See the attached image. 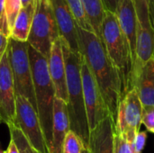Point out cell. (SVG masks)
Returning <instances> with one entry per match:
<instances>
[{"label":"cell","instance_id":"cell-34","mask_svg":"<svg viewBox=\"0 0 154 153\" xmlns=\"http://www.w3.org/2000/svg\"><path fill=\"white\" fill-rule=\"evenodd\" d=\"M0 153H5V151H4L1 150V147H0Z\"/></svg>","mask_w":154,"mask_h":153},{"label":"cell","instance_id":"cell-2","mask_svg":"<svg viewBox=\"0 0 154 153\" xmlns=\"http://www.w3.org/2000/svg\"><path fill=\"white\" fill-rule=\"evenodd\" d=\"M60 41L66 66L68 93L67 108L69 119V128L80 137L85 147L88 148L89 144L90 130L85 106L81 79L82 55L80 52L71 50L62 39H60Z\"/></svg>","mask_w":154,"mask_h":153},{"label":"cell","instance_id":"cell-31","mask_svg":"<svg viewBox=\"0 0 154 153\" xmlns=\"http://www.w3.org/2000/svg\"><path fill=\"white\" fill-rule=\"evenodd\" d=\"M150 10H151V16L154 28V0H150Z\"/></svg>","mask_w":154,"mask_h":153},{"label":"cell","instance_id":"cell-9","mask_svg":"<svg viewBox=\"0 0 154 153\" xmlns=\"http://www.w3.org/2000/svg\"><path fill=\"white\" fill-rule=\"evenodd\" d=\"M143 104L136 89H130L122 99L116 121V133L126 138L132 144L142 124Z\"/></svg>","mask_w":154,"mask_h":153},{"label":"cell","instance_id":"cell-4","mask_svg":"<svg viewBox=\"0 0 154 153\" xmlns=\"http://www.w3.org/2000/svg\"><path fill=\"white\" fill-rule=\"evenodd\" d=\"M101 41L114 66L119 72L123 98L132 89L133 60L129 45L115 13L106 10L101 27Z\"/></svg>","mask_w":154,"mask_h":153},{"label":"cell","instance_id":"cell-26","mask_svg":"<svg viewBox=\"0 0 154 153\" xmlns=\"http://www.w3.org/2000/svg\"><path fill=\"white\" fill-rule=\"evenodd\" d=\"M146 139H147V133L145 131H140L134 142H132V149H133V152L134 153H142L143 149H144V146H145V143H146Z\"/></svg>","mask_w":154,"mask_h":153},{"label":"cell","instance_id":"cell-23","mask_svg":"<svg viewBox=\"0 0 154 153\" xmlns=\"http://www.w3.org/2000/svg\"><path fill=\"white\" fill-rule=\"evenodd\" d=\"M22 8L21 0H5V10L7 19L8 27L11 32V30L14 24L16 17Z\"/></svg>","mask_w":154,"mask_h":153},{"label":"cell","instance_id":"cell-21","mask_svg":"<svg viewBox=\"0 0 154 153\" xmlns=\"http://www.w3.org/2000/svg\"><path fill=\"white\" fill-rule=\"evenodd\" d=\"M66 2L72 13V15L76 21L77 25L86 31L93 32L92 27L87 19L83 4H82V0H66Z\"/></svg>","mask_w":154,"mask_h":153},{"label":"cell","instance_id":"cell-28","mask_svg":"<svg viewBox=\"0 0 154 153\" xmlns=\"http://www.w3.org/2000/svg\"><path fill=\"white\" fill-rule=\"evenodd\" d=\"M8 44H9V37L5 36L4 33H2L0 32V60L2 59L5 51L7 49Z\"/></svg>","mask_w":154,"mask_h":153},{"label":"cell","instance_id":"cell-18","mask_svg":"<svg viewBox=\"0 0 154 153\" xmlns=\"http://www.w3.org/2000/svg\"><path fill=\"white\" fill-rule=\"evenodd\" d=\"M35 2L21 8L14 24L11 30L10 38L20 41H27L34 14Z\"/></svg>","mask_w":154,"mask_h":153},{"label":"cell","instance_id":"cell-13","mask_svg":"<svg viewBox=\"0 0 154 153\" xmlns=\"http://www.w3.org/2000/svg\"><path fill=\"white\" fill-rule=\"evenodd\" d=\"M47 60L49 73L55 88V96L56 97H59L67 103L68 93L66 80V66L60 37L53 42L50 55Z\"/></svg>","mask_w":154,"mask_h":153},{"label":"cell","instance_id":"cell-8","mask_svg":"<svg viewBox=\"0 0 154 153\" xmlns=\"http://www.w3.org/2000/svg\"><path fill=\"white\" fill-rule=\"evenodd\" d=\"M15 124L31 145L40 153H50L38 113L24 96L15 94Z\"/></svg>","mask_w":154,"mask_h":153},{"label":"cell","instance_id":"cell-20","mask_svg":"<svg viewBox=\"0 0 154 153\" xmlns=\"http://www.w3.org/2000/svg\"><path fill=\"white\" fill-rule=\"evenodd\" d=\"M9 128V132H10V139H12L19 152L20 153H40L37 150H35L31 143L29 142V141L27 140V138L24 136V134L23 133V132L14 124H9L7 125Z\"/></svg>","mask_w":154,"mask_h":153},{"label":"cell","instance_id":"cell-11","mask_svg":"<svg viewBox=\"0 0 154 153\" xmlns=\"http://www.w3.org/2000/svg\"><path fill=\"white\" fill-rule=\"evenodd\" d=\"M15 92L8 47L0 60V120L6 125L15 124Z\"/></svg>","mask_w":154,"mask_h":153},{"label":"cell","instance_id":"cell-35","mask_svg":"<svg viewBox=\"0 0 154 153\" xmlns=\"http://www.w3.org/2000/svg\"><path fill=\"white\" fill-rule=\"evenodd\" d=\"M0 123H1V120H0Z\"/></svg>","mask_w":154,"mask_h":153},{"label":"cell","instance_id":"cell-10","mask_svg":"<svg viewBox=\"0 0 154 153\" xmlns=\"http://www.w3.org/2000/svg\"><path fill=\"white\" fill-rule=\"evenodd\" d=\"M81 79L87 116L89 130L91 131L104 118L109 115V113L96 79L83 56L81 61Z\"/></svg>","mask_w":154,"mask_h":153},{"label":"cell","instance_id":"cell-16","mask_svg":"<svg viewBox=\"0 0 154 153\" xmlns=\"http://www.w3.org/2000/svg\"><path fill=\"white\" fill-rule=\"evenodd\" d=\"M116 124L107 115L90 131L88 149L90 153H114V138Z\"/></svg>","mask_w":154,"mask_h":153},{"label":"cell","instance_id":"cell-15","mask_svg":"<svg viewBox=\"0 0 154 153\" xmlns=\"http://www.w3.org/2000/svg\"><path fill=\"white\" fill-rule=\"evenodd\" d=\"M69 130L70 128L67 103L62 99L55 96L53 103L52 130L50 153H61V147L64 138Z\"/></svg>","mask_w":154,"mask_h":153},{"label":"cell","instance_id":"cell-30","mask_svg":"<svg viewBox=\"0 0 154 153\" xmlns=\"http://www.w3.org/2000/svg\"><path fill=\"white\" fill-rule=\"evenodd\" d=\"M5 151V153H20L17 147H16V145H15V143H14V142L12 139H10L8 147Z\"/></svg>","mask_w":154,"mask_h":153},{"label":"cell","instance_id":"cell-22","mask_svg":"<svg viewBox=\"0 0 154 153\" xmlns=\"http://www.w3.org/2000/svg\"><path fill=\"white\" fill-rule=\"evenodd\" d=\"M84 148L85 145L80 137L73 131L69 130L64 138L61 153H82Z\"/></svg>","mask_w":154,"mask_h":153},{"label":"cell","instance_id":"cell-27","mask_svg":"<svg viewBox=\"0 0 154 153\" xmlns=\"http://www.w3.org/2000/svg\"><path fill=\"white\" fill-rule=\"evenodd\" d=\"M0 32L10 38V30L7 23V19L5 10V0H0Z\"/></svg>","mask_w":154,"mask_h":153},{"label":"cell","instance_id":"cell-14","mask_svg":"<svg viewBox=\"0 0 154 153\" xmlns=\"http://www.w3.org/2000/svg\"><path fill=\"white\" fill-rule=\"evenodd\" d=\"M116 15L131 51L133 67L136 58V14L133 0H120ZM133 71V70H132Z\"/></svg>","mask_w":154,"mask_h":153},{"label":"cell","instance_id":"cell-6","mask_svg":"<svg viewBox=\"0 0 154 153\" xmlns=\"http://www.w3.org/2000/svg\"><path fill=\"white\" fill-rule=\"evenodd\" d=\"M28 42L9 38L8 50L15 94L27 98L36 109ZM37 111V110H36Z\"/></svg>","mask_w":154,"mask_h":153},{"label":"cell","instance_id":"cell-25","mask_svg":"<svg viewBox=\"0 0 154 153\" xmlns=\"http://www.w3.org/2000/svg\"><path fill=\"white\" fill-rule=\"evenodd\" d=\"M114 153H134L131 142L126 138L116 133L114 138Z\"/></svg>","mask_w":154,"mask_h":153},{"label":"cell","instance_id":"cell-33","mask_svg":"<svg viewBox=\"0 0 154 153\" xmlns=\"http://www.w3.org/2000/svg\"><path fill=\"white\" fill-rule=\"evenodd\" d=\"M82 153H90V151H89V149L88 148H84L83 149V151H82Z\"/></svg>","mask_w":154,"mask_h":153},{"label":"cell","instance_id":"cell-7","mask_svg":"<svg viewBox=\"0 0 154 153\" xmlns=\"http://www.w3.org/2000/svg\"><path fill=\"white\" fill-rule=\"evenodd\" d=\"M136 14V58L132 71L133 82L142 66L154 57V28L150 0H133Z\"/></svg>","mask_w":154,"mask_h":153},{"label":"cell","instance_id":"cell-19","mask_svg":"<svg viewBox=\"0 0 154 153\" xmlns=\"http://www.w3.org/2000/svg\"><path fill=\"white\" fill-rule=\"evenodd\" d=\"M84 11L94 33L101 40V27L106 8L102 0H82Z\"/></svg>","mask_w":154,"mask_h":153},{"label":"cell","instance_id":"cell-5","mask_svg":"<svg viewBox=\"0 0 154 153\" xmlns=\"http://www.w3.org/2000/svg\"><path fill=\"white\" fill-rule=\"evenodd\" d=\"M60 37L51 0H36L27 42L46 58L53 42Z\"/></svg>","mask_w":154,"mask_h":153},{"label":"cell","instance_id":"cell-32","mask_svg":"<svg viewBox=\"0 0 154 153\" xmlns=\"http://www.w3.org/2000/svg\"><path fill=\"white\" fill-rule=\"evenodd\" d=\"M35 0H21V3H22V7H25L32 3H34Z\"/></svg>","mask_w":154,"mask_h":153},{"label":"cell","instance_id":"cell-12","mask_svg":"<svg viewBox=\"0 0 154 153\" xmlns=\"http://www.w3.org/2000/svg\"><path fill=\"white\" fill-rule=\"evenodd\" d=\"M60 38L62 39L71 50L79 52L77 23L66 0H51Z\"/></svg>","mask_w":154,"mask_h":153},{"label":"cell","instance_id":"cell-17","mask_svg":"<svg viewBox=\"0 0 154 153\" xmlns=\"http://www.w3.org/2000/svg\"><path fill=\"white\" fill-rule=\"evenodd\" d=\"M143 106H154V57L141 68L133 82Z\"/></svg>","mask_w":154,"mask_h":153},{"label":"cell","instance_id":"cell-1","mask_svg":"<svg viewBox=\"0 0 154 153\" xmlns=\"http://www.w3.org/2000/svg\"><path fill=\"white\" fill-rule=\"evenodd\" d=\"M77 31L79 52L94 76L109 115L116 124L119 105L123 99L119 72L109 59L102 41L96 33L78 25Z\"/></svg>","mask_w":154,"mask_h":153},{"label":"cell","instance_id":"cell-29","mask_svg":"<svg viewBox=\"0 0 154 153\" xmlns=\"http://www.w3.org/2000/svg\"><path fill=\"white\" fill-rule=\"evenodd\" d=\"M102 1L104 3L106 10H108L110 12L116 13L120 0H102Z\"/></svg>","mask_w":154,"mask_h":153},{"label":"cell","instance_id":"cell-3","mask_svg":"<svg viewBox=\"0 0 154 153\" xmlns=\"http://www.w3.org/2000/svg\"><path fill=\"white\" fill-rule=\"evenodd\" d=\"M28 52L32 73L36 110L50 151L52 130L53 103L56 96L55 88L49 73L47 58L31 45L28 46Z\"/></svg>","mask_w":154,"mask_h":153},{"label":"cell","instance_id":"cell-24","mask_svg":"<svg viewBox=\"0 0 154 153\" xmlns=\"http://www.w3.org/2000/svg\"><path fill=\"white\" fill-rule=\"evenodd\" d=\"M142 124L147 131L154 134V106H143Z\"/></svg>","mask_w":154,"mask_h":153}]
</instances>
